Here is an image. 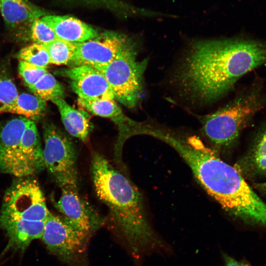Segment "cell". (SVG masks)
Listing matches in <instances>:
<instances>
[{
  "instance_id": "1",
  "label": "cell",
  "mask_w": 266,
  "mask_h": 266,
  "mask_svg": "<svg viewBox=\"0 0 266 266\" xmlns=\"http://www.w3.org/2000/svg\"><path fill=\"white\" fill-rule=\"evenodd\" d=\"M266 63V43L241 38L198 39L186 47L173 81L196 104L220 99L246 73Z\"/></svg>"
},
{
  "instance_id": "2",
  "label": "cell",
  "mask_w": 266,
  "mask_h": 266,
  "mask_svg": "<svg viewBox=\"0 0 266 266\" xmlns=\"http://www.w3.org/2000/svg\"><path fill=\"white\" fill-rule=\"evenodd\" d=\"M150 136L172 147L205 191L230 215L238 217L254 205L256 193L243 176L197 136H183L156 125Z\"/></svg>"
},
{
  "instance_id": "3",
  "label": "cell",
  "mask_w": 266,
  "mask_h": 266,
  "mask_svg": "<svg viewBox=\"0 0 266 266\" xmlns=\"http://www.w3.org/2000/svg\"><path fill=\"white\" fill-rule=\"evenodd\" d=\"M91 171L97 197L133 252L137 255L157 246L160 242L148 222L137 188L99 153L92 155Z\"/></svg>"
},
{
  "instance_id": "4",
  "label": "cell",
  "mask_w": 266,
  "mask_h": 266,
  "mask_svg": "<svg viewBox=\"0 0 266 266\" xmlns=\"http://www.w3.org/2000/svg\"><path fill=\"white\" fill-rule=\"evenodd\" d=\"M45 168L43 149L35 122L20 116L0 125V171L17 178Z\"/></svg>"
},
{
  "instance_id": "5",
  "label": "cell",
  "mask_w": 266,
  "mask_h": 266,
  "mask_svg": "<svg viewBox=\"0 0 266 266\" xmlns=\"http://www.w3.org/2000/svg\"><path fill=\"white\" fill-rule=\"evenodd\" d=\"M266 104L260 89L253 88L215 112L201 116L202 132L211 148L217 153L227 149Z\"/></svg>"
},
{
  "instance_id": "6",
  "label": "cell",
  "mask_w": 266,
  "mask_h": 266,
  "mask_svg": "<svg viewBox=\"0 0 266 266\" xmlns=\"http://www.w3.org/2000/svg\"><path fill=\"white\" fill-rule=\"evenodd\" d=\"M132 43L107 65L98 68L107 80L114 100L128 108L135 107L142 99L143 74L148 60L139 61Z\"/></svg>"
},
{
  "instance_id": "7",
  "label": "cell",
  "mask_w": 266,
  "mask_h": 266,
  "mask_svg": "<svg viewBox=\"0 0 266 266\" xmlns=\"http://www.w3.org/2000/svg\"><path fill=\"white\" fill-rule=\"evenodd\" d=\"M44 166L61 189L78 190L77 153L74 143L55 125L43 127Z\"/></svg>"
},
{
  "instance_id": "8",
  "label": "cell",
  "mask_w": 266,
  "mask_h": 266,
  "mask_svg": "<svg viewBox=\"0 0 266 266\" xmlns=\"http://www.w3.org/2000/svg\"><path fill=\"white\" fill-rule=\"evenodd\" d=\"M91 235L50 212L41 239L52 254L68 266H84Z\"/></svg>"
},
{
  "instance_id": "9",
  "label": "cell",
  "mask_w": 266,
  "mask_h": 266,
  "mask_svg": "<svg viewBox=\"0 0 266 266\" xmlns=\"http://www.w3.org/2000/svg\"><path fill=\"white\" fill-rule=\"evenodd\" d=\"M49 213L38 182L29 176L17 178L6 190L0 218L21 222H45Z\"/></svg>"
},
{
  "instance_id": "10",
  "label": "cell",
  "mask_w": 266,
  "mask_h": 266,
  "mask_svg": "<svg viewBox=\"0 0 266 266\" xmlns=\"http://www.w3.org/2000/svg\"><path fill=\"white\" fill-rule=\"evenodd\" d=\"M125 34L114 31H105L92 39L75 43L73 56L69 67L89 66L97 69L112 61L132 43Z\"/></svg>"
},
{
  "instance_id": "11",
  "label": "cell",
  "mask_w": 266,
  "mask_h": 266,
  "mask_svg": "<svg viewBox=\"0 0 266 266\" xmlns=\"http://www.w3.org/2000/svg\"><path fill=\"white\" fill-rule=\"evenodd\" d=\"M78 104L91 113L112 121L116 126L118 136L114 146L115 160H122L123 147L130 137L146 135L148 123L137 122L127 116L115 100H85L78 99Z\"/></svg>"
},
{
  "instance_id": "12",
  "label": "cell",
  "mask_w": 266,
  "mask_h": 266,
  "mask_svg": "<svg viewBox=\"0 0 266 266\" xmlns=\"http://www.w3.org/2000/svg\"><path fill=\"white\" fill-rule=\"evenodd\" d=\"M68 79L78 99L85 100H114L113 92L104 76L89 66L64 68L57 72Z\"/></svg>"
},
{
  "instance_id": "13",
  "label": "cell",
  "mask_w": 266,
  "mask_h": 266,
  "mask_svg": "<svg viewBox=\"0 0 266 266\" xmlns=\"http://www.w3.org/2000/svg\"><path fill=\"white\" fill-rule=\"evenodd\" d=\"M61 189L55 207L70 224L92 234L102 225V218L83 200L78 190Z\"/></svg>"
},
{
  "instance_id": "14",
  "label": "cell",
  "mask_w": 266,
  "mask_h": 266,
  "mask_svg": "<svg viewBox=\"0 0 266 266\" xmlns=\"http://www.w3.org/2000/svg\"><path fill=\"white\" fill-rule=\"evenodd\" d=\"M40 19L53 31L58 39L70 43H81L100 33L92 26L71 16L50 14Z\"/></svg>"
},
{
  "instance_id": "15",
  "label": "cell",
  "mask_w": 266,
  "mask_h": 266,
  "mask_svg": "<svg viewBox=\"0 0 266 266\" xmlns=\"http://www.w3.org/2000/svg\"><path fill=\"white\" fill-rule=\"evenodd\" d=\"M4 23L10 29L29 28L36 19L51 13L28 0H0Z\"/></svg>"
},
{
  "instance_id": "16",
  "label": "cell",
  "mask_w": 266,
  "mask_h": 266,
  "mask_svg": "<svg viewBox=\"0 0 266 266\" xmlns=\"http://www.w3.org/2000/svg\"><path fill=\"white\" fill-rule=\"evenodd\" d=\"M45 222H21L0 218V229L5 232L9 247L24 252L33 241L41 238Z\"/></svg>"
},
{
  "instance_id": "17",
  "label": "cell",
  "mask_w": 266,
  "mask_h": 266,
  "mask_svg": "<svg viewBox=\"0 0 266 266\" xmlns=\"http://www.w3.org/2000/svg\"><path fill=\"white\" fill-rule=\"evenodd\" d=\"M51 101L57 107L67 133L82 141L86 142L93 128L88 114L73 108L62 98L54 99Z\"/></svg>"
},
{
  "instance_id": "18",
  "label": "cell",
  "mask_w": 266,
  "mask_h": 266,
  "mask_svg": "<svg viewBox=\"0 0 266 266\" xmlns=\"http://www.w3.org/2000/svg\"><path fill=\"white\" fill-rule=\"evenodd\" d=\"M66 7L102 9L122 18L151 16L152 11L137 7L123 0H60Z\"/></svg>"
},
{
  "instance_id": "19",
  "label": "cell",
  "mask_w": 266,
  "mask_h": 266,
  "mask_svg": "<svg viewBox=\"0 0 266 266\" xmlns=\"http://www.w3.org/2000/svg\"><path fill=\"white\" fill-rule=\"evenodd\" d=\"M234 167L242 175L266 173V129L249 154L240 160Z\"/></svg>"
},
{
  "instance_id": "20",
  "label": "cell",
  "mask_w": 266,
  "mask_h": 266,
  "mask_svg": "<svg viewBox=\"0 0 266 266\" xmlns=\"http://www.w3.org/2000/svg\"><path fill=\"white\" fill-rule=\"evenodd\" d=\"M46 105V101L33 94L23 93L18 94L16 100L9 107L7 113L19 115L35 122L43 116Z\"/></svg>"
},
{
  "instance_id": "21",
  "label": "cell",
  "mask_w": 266,
  "mask_h": 266,
  "mask_svg": "<svg viewBox=\"0 0 266 266\" xmlns=\"http://www.w3.org/2000/svg\"><path fill=\"white\" fill-rule=\"evenodd\" d=\"M29 89L33 94L46 101L63 98L65 94L63 86L48 71Z\"/></svg>"
},
{
  "instance_id": "22",
  "label": "cell",
  "mask_w": 266,
  "mask_h": 266,
  "mask_svg": "<svg viewBox=\"0 0 266 266\" xmlns=\"http://www.w3.org/2000/svg\"><path fill=\"white\" fill-rule=\"evenodd\" d=\"M49 54L50 63L56 65H68L75 51V43L57 39L44 45Z\"/></svg>"
},
{
  "instance_id": "23",
  "label": "cell",
  "mask_w": 266,
  "mask_h": 266,
  "mask_svg": "<svg viewBox=\"0 0 266 266\" xmlns=\"http://www.w3.org/2000/svg\"><path fill=\"white\" fill-rule=\"evenodd\" d=\"M16 57L19 61L39 67H47L50 64L49 54L45 47L37 43L33 42L22 48Z\"/></svg>"
},
{
  "instance_id": "24",
  "label": "cell",
  "mask_w": 266,
  "mask_h": 266,
  "mask_svg": "<svg viewBox=\"0 0 266 266\" xmlns=\"http://www.w3.org/2000/svg\"><path fill=\"white\" fill-rule=\"evenodd\" d=\"M18 94L12 79L4 73H0V114L7 112Z\"/></svg>"
},
{
  "instance_id": "25",
  "label": "cell",
  "mask_w": 266,
  "mask_h": 266,
  "mask_svg": "<svg viewBox=\"0 0 266 266\" xmlns=\"http://www.w3.org/2000/svg\"><path fill=\"white\" fill-rule=\"evenodd\" d=\"M40 18L32 23L28 29L29 35L33 42L45 45L58 38L53 31Z\"/></svg>"
},
{
  "instance_id": "26",
  "label": "cell",
  "mask_w": 266,
  "mask_h": 266,
  "mask_svg": "<svg viewBox=\"0 0 266 266\" xmlns=\"http://www.w3.org/2000/svg\"><path fill=\"white\" fill-rule=\"evenodd\" d=\"M46 69L47 67H39L24 61H19V73L29 88L33 86L48 72Z\"/></svg>"
},
{
  "instance_id": "27",
  "label": "cell",
  "mask_w": 266,
  "mask_h": 266,
  "mask_svg": "<svg viewBox=\"0 0 266 266\" xmlns=\"http://www.w3.org/2000/svg\"><path fill=\"white\" fill-rule=\"evenodd\" d=\"M224 266H251L247 263L238 261L227 254H223Z\"/></svg>"
},
{
  "instance_id": "28",
  "label": "cell",
  "mask_w": 266,
  "mask_h": 266,
  "mask_svg": "<svg viewBox=\"0 0 266 266\" xmlns=\"http://www.w3.org/2000/svg\"><path fill=\"white\" fill-rule=\"evenodd\" d=\"M256 186L258 188L266 194V182L258 183Z\"/></svg>"
}]
</instances>
